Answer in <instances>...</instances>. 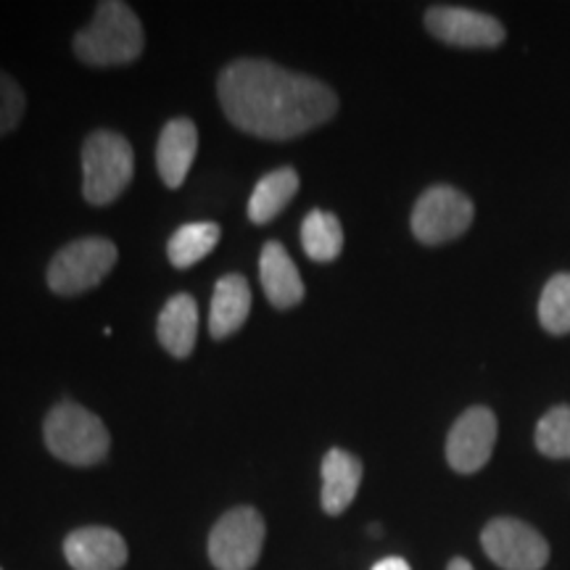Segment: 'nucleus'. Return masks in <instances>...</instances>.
<instances>
[{"mask_svg": "<svg viewBox=\"0 0 570 570\" xmlns=\"http://www.w3.org/2000/svg\"><path fill=\"white\" fill-rule=\"evenodd\" d=\"M217 96L238 130L265 140L298 138L338 111V96L325 82L265 59H238L225 67Z\"/></svg>", "mask_w": 570, "mask_h": 570, "instance_id": "obj_1", "label": "nucleus"}, {"mask_svg": "<svg viewBox=\"0 0 570 570\" xmlns=\"http://www.w3.org/2000/svg\"><path fill=\"white\" fill-rule=\"evenodd\" d=\"M259 277L262 288H265L269 304L275 309H291V306H296L304 298L302 275H298L291 254L277 240H267L265 248H262Z\"/></svg>", "mask_w": 570, "mask_h": 570, "instance_id": "obj_13", "label": "nucleus"}, {"mask_svg": "<svg viewBox=\"0 0 570 570\" xmlns=\"http://www.w3.org/2000/svg\"><path fill=\"white\" fill-rule=\"evenodd\" d=\"M42 439L56 460L77 468L98 465L111 449V436L104 420L71 399H63L48 412L42 423Z\"/></svg>", "mask_w": 570, "mask_h": 570, "instance_id": "obj_3", "label": "nucleus"}, {"mask_svg": "<svg viewBox=\"0 0 570 570\" xmlns=\"http://www.w3.org/2000/svg\"><path fill=\"white\" fill-rule=\"evenodd\" d=\"M77 59L88 67H122L140 59L146 35L130 6L122 0H104L80 32L75 35Z\"/></svg>", "mask_w": 570, "mask_h": 570, "instance_id": "obj_2", "label": "nucleus"}, {"mask_svg": "<svg viewBox=\"0 0 570 570\" xmlns=\"http://www.w3.org/2000/svg\"><path fill=\"white\" fill-rule=\"evenodd\" d=\"M159 333L161 346L177 360L194 354L196 338H198V304L194 296L177 294L164 304L159 315Z\"/></svg>", "mask_w": 570, "mask_h": 570, "instance_id": "obj_16", "label": "nucleus"}, {"mask_svg": "<svg viewBox=\"0 0 570 570\" xmlns=\"http://www.w3.org/2000/svg\"><path fill=\"white\" fill-rule=\"evenodd\" d=\"M446 570H475L473 566H470L468 560H462V558H454L452 562H449V568Z\"/></svg>", "mask_w": 570, "mask_h": 570, "instance_id": "obj_24", "label": "nucleus"}, {"mask_svg": "<svg viewBox=\"0 0 570 570\" xmlns=\"http://www.w3.org/2000/svg\"><path fill=\"white\" fill-rule=\"evenodd\" d=\"M533 441H537V449L544 454V458L570 460V407L568 404L552 407L544 417L539 420Z\"/></svg>", "mask_w": 570, "mask_h": 570, "instance_id": "obj_21", "label": "nucleus"}, {"mask_svg": "<svg viewBox=\"0 0 570 570\" xmlns=\"http://www.w3.org/2000/svg\"><path fill=\"white\" fill-rule=\"evenodd\" d=\"M473 217V202L462 190L452 185H433L412 209V233L425 246L449 244L468 230Z\"/></svg>", "mask_w": 570, "mask_h": 570, "instance_id": "obj_7", "label": "nucleus"}, {"mask_svg": "<svg viewBox=\"0 0 570 570\" xmlns=\"http://www.w3.org/2000/svg\"><path fill=\"white\" fill-rule=\"evenodd\" d=\"M265 518L254 508H235L209 533V560L217 570H252L265 547Z\"/></svg>", "mask_w": 570, "mask_h": 570, "instance_id": "obj_6", "label": "nucleus"}, {"mask_svg": "<svg viewBox=\"0 0 570 570\" xmlns=\"http://www.w3.org/2000/svg\"><path fill=\"white\" fill-rule=\"evenodd\" d=\"M117 256V246L109 238L71 240L48 265V288L59 296L85 294L111 273Z\"/></svg>", "mask_w": 570, "mask_h": 570, "instance_id": "obj_5", "label": "nucleus"}, {"mask_svg": "<svg viewBox=\"0 0 570 570\" xmlns=\"http://www.w3.org/2000/svg\"><path fill=\"white\" fill-rule=\"evenodd\" d=\"M198 151V127L188 117H175L164 125L156 142V169L167 188H180Z\"/></svg>", "mask_w": 570, "mask_h": 570, "instance_id": "obj_12", "label": "nucleus"}, {"mask_svg": "<svg viewBox=\"0 0 570 570\" xmlns=\"http://www.w3.org/2000/svg\"><path fill=\"white\" fill-rule=\"evenodd\" d=\"M483 552L504 570H541L550 560V544L537 529L515 518H497L481 533Z\"/></svg>", "mask_w": 570, "mask_h": 570, "instance_id": "obj_8", "label": "nucleus"}, {"mask_svg": "<svg viewBox=\"0 0 570 570\" xmlns=\"http://www.w3.org/2000/svg\"><path fill=\"white\" fill-rule=\"evenodd\" d=\"M219 230L217 223H190L183 225L180 230H175L173 238L167 244V256L177 269L194 267L196 262H202L214 246L219 244Z\"/></svg>", "mask_w": 570, "mask_h": 570, "instance_id": "obj_19", "label": "nucleus"}, {"mask_svg": "<svg viewBox=\"0 0 570 570\" xmlns=\"http://www.w3.org/2000/svg\"><path fill=\"white\" fill-rule=\"evenodd\" d=\"M252 312V288H248L244 275H225L214 285L212 312H209V333L214 338H227L240 331Z\"/></svg>", "mask_w": 570, "mask_h": 570, "instance_id": "obj_14", "label": "nucleus"}, {"mask_svg": "<svg viewBox=\"0 0 570 570\" xmlns=\"http://www.w3.org/2000/svg\"><path fill=\"white\" fill-rule=\"evenodd\" d=\"M298 190V175L294 167H281L256 183L252 202H248V219L254 225H267L288 206Z\"/></svg>", "mask_w": 570, "mask_h": 570, "instance_id": "obj_17", "label": "nucleus"}, {"mask_svg": "<svg viewBox=\"0 0 570 570\" xmlns=\"http://www.w3.org/2000/svg\"><path fill=\"white\" fill-rule=\"evenodd\" d=\"M135 175L132 146L119 132L96 130L82 146V196L92 206H109L125 194Z\"/></svg>", "mask_w": 570, "mask_h": 570, "instance_id": "obj_4", "label": "nucleus"}, {"mask_svg": "<svg viewBox=\"0 0 570 570\" xmlns=\"http://www.w3.org/2000/svg\"><path fill=\"white\" fill-rule=\"evenodd\" d=\"M63 558L75 570H119L127 562V544L114 529L85 525L63 541Z\"/></svg>", "mask_w": 570, "mask_h": 570, "instance_id": "obj_11", "label": "nucleus"}, {"mask_svg": "<svg viewBox=\"0 0 570 570\" xmlns=\"http://www.w3.org/2000/svg\"><path fill=\"white\" fill-rule=\"evenodd\" d=\"M373 570H412V568H410V562L402 558H386V560L375 562Z\"/></svg>", "mask_w": 570, "mask_h": 570, "instance_id": "obj_23", "label": "nucleus"}, {"mask_svg": "<svg viewBox=\"0 0 570 570\" xmlns=\"http://www.w3.org/2000/svg\"><path fill=\"white\" fill-rule=\"evenodd\" d=\"M539 323L552 336L570 333V273L550 277L539 298Z\"/></svg>", "mask_w": 570, "mask_h": 570, "instance_id": "obj_20", "label": "nucleus"}, {"mask_svg": "<svg viewBox=\"0 0 570 570\" xmlns=\"http://www.w3.org/2000/svg\"><path fill=\"white\" fill-rule=\"evenodd\" d=\"M362 483V462L344 449H331L323 458V510L341 515L352 508Z\"/></svg>", "mask_w": 570, "mask_h": 570, "instance_id": "obj_15", "label": "nucleus"}, {"mask_svg": "<svg viewBox=\"0 0 570 570\" xmlns=\"http://www.w3.org/2000/svg\"><path fill=\"white\" fill-rule=\"evenodd\" d=\"M27 114V96L9 71L0 69V138L11 135Z\"/></svg>", "mask_w": 570, "mask_h": 570, "instance_id": "obj_22", "label": "nucleus"}, {"mask_svg": "<svg viewBox=\"0 0 570 570\" xmlns=\"http://www.w3.org/2000/svg\"><path fill=\"white\" fill-rule=\"evenodd\" d=\"M425 30L433 38L458 48H497L504 42L502 21L491 13L460 9V6H433L425 11Z\"/></svg>", "mask_w": 570, "mask_h": 570, "instance_id": "obj_9", "label": "nucleus"}, {"mask_svg": "<svg viewBox=\"0 0 570 570\" xmlns=\"http://www.w3.org/2000/svg\"><path fill=\"white\" fill-rule=\"evenodd\" d=\"M497 431V417L489 407H470L462 412L446 436L449 468L462 475L479 473L494 452Z\"/></svg>", "mask_w": 570, "mask_h": 570, "instance_id": "obj_10", "label": "nucleus"}, {"mask_svg": "<svg viewBox=\"0 0 570 570\" xmlns=\"http://www.w3.org/2000/svg\"><path fill=\"white\" fill-rule=\"evenodd\" d=\"M302 246L304 254L309 256L312 262H320V265L338 259L341 248H344V230H341L336 214L325 209H315L306 214L302 225Z\"/></svg>", "mask_w": 570, "mask_h": 570, "instance_id": "obj_18", "label": "nucleus"}]
</instances>
